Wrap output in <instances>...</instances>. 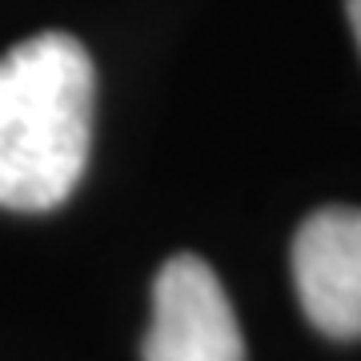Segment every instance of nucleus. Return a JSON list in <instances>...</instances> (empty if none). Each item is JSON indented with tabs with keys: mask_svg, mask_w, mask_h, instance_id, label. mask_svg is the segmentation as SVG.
Returning <instances> with one entry per match:
<instances>
[{
	"mask_svg": "<svg viewBox=\"0 0 361 361\" xmlns=\"http://www.w3.org/2000/svg\"><path fill=\"white\" fill-rule=\"evenodd\" d=\"M345 13H349V28H353L357 49H361V0H345Z\"/></svg>",
	"mask_w": 361,
	"mask_h": 361,
	"instance_id": "obj_4",
	"label": "nucleus"
},
{
	"mask_svg": "<svg viewBox=\"0 0 361 361\" xmlns=\"http://www.w3.org/2000/svg\"><path fill=\"white\" fill-rule=\"evenodd\" d=\"M97 68L68 32H37L0 56V209L49 213L89 169Z\"/></svg>",
	"mask_w": 361,
	"mask_h": 361,
	"instance_id": "obj_1",
	"label": "nucleus"
},
{
	"mask_svg": "<svg viewBox=\"0 0 361 361\" xmlns=\"http://www.w3.org/2000/svg\"><path fill=\"white\" fill-rule=\"evenodd\" d=\"M141 361H245V337L209 261L177 253L153 281V325Z\"/></svg>",
	"mask_w": 361,
	"mask_h": 361,
	"instance_id": "obj_2",
	"label": "nucleus"
},
{
	"mask_svg": "<svg viewBox=\"0 0 361 361\" xmlns=\"http://www.w3.org/2000/svg\"><path fill=\"white\" fill-rule=\"evenodd\" d=\"M293 285L305 317L325 337H361V209L325 205L301 221Z\"/></svg>",
	"mask_w": 361,
	"mask_h": 361,
	"instance_id": "obj_3",
	"label": "nucleus"
}]
</instances>
